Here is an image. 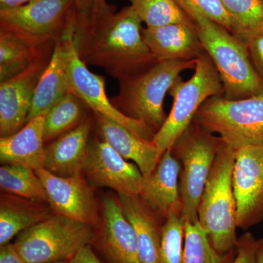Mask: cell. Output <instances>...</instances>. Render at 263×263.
<instances>
[{
    "label": "cell",
    "mask_w": 263,
    "mask_h": 263,
    "mask_svg": "<svg viewBox=\"0 0 263 263\" xmlns=\"http://www.w3.org/2000/svg\"><path fill=\"white\" fill-rule=\"evenodd\" d=\"M141 24L131 5L92 15L75 26L78 54L86 65L100 67L118 80L141 73L157 62L143 40Z\"/></svg>",
    "instance_id": "6da1fadb"
},
{
    "label": "cell",
    "mask_w": 263,
    "mask_h": 263,
    "mask_svg": "<svg viewBox=\"0 0 263 263\" xmlns=\"http://www.w3.org/2000/svg\"><path fill=\"white\" fill-rule=\"evenodd\" d=\"M204 51L219 72L224 98L240 100L263 94V85L249 59L247 44L226 27L192 9L184 10Z\"/></svg>",
    "instance_id": "7a4b0ae2"
},
{
    "label": "cell",
    "mask_w": 263,
    "mask_h": 263,
    "mask_svg": "<svg viewBox=\"0 0 263 263\" xmlns=\"http://www.w3.org/2000/svg\"><path fill=\"white\" fill-rule=\"evenodd\" d=\"M197 60L157 62L148 70L119 79V92L110 102L123 114L141 121L157 133L167 116L165 95L183 71L195 69Z\"/></svg>",
    "instance_id": "3957f363"
},
{
    "label": "cell",
    "mask_w": 263,
    "mask_h": 263,
    "mask_svg": "<svg viewBox=\"0 0 263 263\" xmlns=\"http://www.w3.org/2000/svg\"><path fill=\"white\" fill-rule=\"evenodd\" d=\"M235 150L223 143L200 199L198 221L216 252L226 254L236 247V202L233 187Z\"/></svg>",
    "instance_id": "277c9868"
},
{
    "label": "cell",
    "mask_w": 263,
    "mask_h": 263,
    "mask_svg": "<svg viewBox=\"0 0 263 263\" xmlns=\"http://www.w3.org/2000/svg\"><path fill=\"white\" fill-rule=\"evenodd\" d=\"M193 122L204 130L219 135L235 150L263 143V94L240 100L219 96L208 99Z\"/></svg>",
    "instance_id": "5b68a950"
},
{
    "label": "cell",
    "mask_w": 263,
    "mask_h": 263,
    "mask_svg": "<svg viewBox=\"0 0 263 263\" xmlns=\"http://www.w3.org/2000/svg\"><path fill=\"white\" fill-rule=\"evenodd\" d=\"M193 76L184 81L181 76L168 93L174 98L172 108L152 141L163 153L192 124L198 109L208 99L224 92L220 76L212 59L203 52L197 59Z\"/></svg>",
    "instance_id": "8992f818"
},
{
    "label": "cell",
    "mask_w": 263,
    "mask_h": 263,
    "mask_svg": "<svg viewBox=\"0 0 263 263\" xmlns=\"http://www.w3.org/2000/svg\"><path fill=\"white\" fill-rule=\"evenodd\" d=\"M223 142L195 123L189 126L171 150L181 164L179 179L183 221H198V209L205 183Z\"/></svg>",
    "instance_id": "52a82bcc"
},
{
    "label": "cell",
    "mask_w": 263,
    "mask_h": 263,
    "mask_svg": "<svg viewBox=\"0 0 263 263\" xmlns=\"http://www.w3.org/2000/svg\"><path fill=\"white\" fill-rule=\"evenodd\" d=\"M95 238L91 224L54 213L22 232L13 243L26 262L50 263L70 260Z\"/></svg>",
    "instance_id": "ba28073f"
},
{
    "label": "cell",
    "mask_w": 263,
    "mask_h": 263,
    "mask_svg": "<svg viewBox=\"0 0 263 263\" xmlns=\"http://www.w3.org/2000/svg\"><path fill=\"white\" fill-rule=\"evenodd\" d=\"M74 0H31L0 10V28L37 45L53 43L76 22Z\"/></svg>",
    "instance_id": "9c48e42d"
},
{
    "label": "cell",
    "mask_w": 263,
    "mask_h": 263,
    "mask_svg": "<svg viewBox=\"0 0 263 263\" xmlns=\"http://www.w3.org/2000/svg\"><path fill=\"white\" fill-rule=\"evenodd\" d=\"M233 187L238 228L247 230L263 219V143L235 150Z\"/></svg>",
    "instance_id": "30bf717a"
},
{
    "label": "cell",
    "mask_w": 263,
    "mask_h": 263,
    "mask_svg": "<svg viewBox=\"0 0 263 263\" xmlns=\"http://www.w3.org/2000/svg\"><path fill=\"white\" fill-rule=\"evenodd\" d=\"M69 81V91L81 98L93 113L122 124L145 139H153L156 132L152 128L141 121L124 115L111 103L105 91V79L91 72L78 54L74 34L70 43Z\"/></svg>",
    "instance_id": "8fae6325"
},
{
    "label": "cell",
    "mask_w": 263,
    "mask_h": 263,
    "mask_svg": "<svg viewBox=\"0 0 263 263\" xmlns=\"http://www.w3.org/2000/svg\"><path fill=\"white\" fill-rule=\"evenodd\" d=\"M53 49V46L45 51L24 72L0 82L1 137L14 134L27 124L38 83L49 63Z\"/></svg>",
    "instance_id": "7c38bea8"
},
{
    "label": "cell",
    "mask_w": 263,
    "mask_h": 263,
    "mask_svg": "<svg viewBox=\"0 0 263 263\" xmlns=\"http://www.w3.org/2000/svg\"><path fill=\"white\" fill-rule=\"evenodd\" d=\"M83 171L95 186L112 189L118 195L139 196L141 193L143 176L139 167L103 140L89 142Z\"/></svg>",
    "instance_id": "4fadbf2b"
},
{
    "label": "cell",
    "mask_w": 263,
    "mask_h": 263,
    "mask_svg": "<svg viewBox=\"0 0 263 263\" xmlns=\"http://www.w3.org/2000/svg\"><path fill=\"white\" fill-rule=\"evenodd\" d=\"M36 174L42 181L50 206L56 214L97 226L98 212L92 190L82 175L62 177L40 168Z\"/></svg>",
    "instance_id": "5bb4252c"
},
{
    "label": "cell",
    "mask_w": 263,
    "mask_h": 263,
    "mask_svg": "<svg viewBox=\"0 0 263 263\" xmlns=\"http://www.w3.org/2000/svg\"><path fill=\"white\" fill-rule=\"evenodd\" d=\"M93 243L108 263H142L134 228L123 212L119 198L104 197L101 224Z\"/></svg>",
    "instance_id": "9a60e30c"
},
{
    "label": "cell",
    "mask_w": 263,
    "mask_h": 263,
    "mask_svg": "<svg viewBox=\"0 0 263 263\" xmlns=\"http://www.w3.org/2000/svg\"><path fill=\"white\" fill-rule=\"evenodd\" d=\"M75 24H71L63 35L55 41L51 60L38 83L27 122L46 115L70 89V43Z\"/></svg>",
    "instance_id": "2e32d148"
},
{
    "label": "cell",
    "mask_w": 263,
    "mask_h": 263,
    "mask_svg": "<svg viewBox=\"0 0 263 263\" xmlns=\"http://www.w3.org/2000/svg\"><path fill=\"white\" fill-rule=\"evenodd\" d=\"M181 162L170 148L164 151L155 169L143 176L139 197L154 212L164 219L171 213L181 215Z\"/></svg>",
    "instance_id": "e0dca14e"
},
{
    "label": "cell",
    "mask_w": 263,
    "mask_h": 263,
    "mask_svg": "<svg viewBox=\"0 0 263 263\" xmlns=\"http://www.w3.org/2000/svg\"><path fill=\"white\" fill-rule=\"evenodd\" d=\"M142 33L157 62L190 61L205 52L193 22L146 27Z\"/></svg>",
    "instance_id": "ac0fdd59"
},
{
    "label": "cell",
    "mask_w": 263,
    "mask_h": 263,
    "mask_svg": "<svg viewBox=\"0 0 263 263\" xmlns=\"http://www.w3.org/2000/svg\"><path fill=\"white\" fill-rule=\"evenodd\" d=\"M92 124L86 117L73 129L51 142L45 148L43 168L62 177L81 174L89 149Z\"/></svg>",
    "instance_id": "d6986e66"
},
{
    "label": "cell",
    "mask_w": 263,
    "mask_h": 263,
    "mask_svg": "<svg viewBox=\"0 0 263 263\" xmlns=\"http://www.w3.org/2000/svg\"><path fill=\"white\" fill-rule=\"evenodd\" d=\"M94 115L103 141L126 160H133L143 176H148L155 169L163 153L155 142L142 138L111 119L98 114Z\"/></svg>",
    "instance_id": "ffe728a7"
},
{
    "label": "cell",
    "mask_w": 263,
    "mask_h": 263,
    "mask_svg": "<svg viewBox=\"0 0 263 263\" xmlns=\"http://www.w3.org/2000/svg\"><path fill=\"white\" fill-rule=\"evenodd\" d=\"M44 116L29 121L14 134L0 138V161L3 164H16L37 171L43 167Z\"/></svg>",
    "instance_id": "44dd1931"
},
{
    "label": "cell",
    "mask_w": 263,
    "mask_h": 263,
    "mask_svg": "<svg viewBox=\"0 0 263 263\" xmlns=\"http://www.w3.org/2000/svg\"><path fill=\"white\" fill-rule=\"evenodd\" d=\"M124 215L130 222L138 240L142 263H162L160 257L162 226L157 214L139 196L119 195Z\"/></svg>",
    "instance_id": "7402d4cb"
},
{
    "label": "cell",
    "mask_w": 263,
    "mask_h": 263,
    "mask_svg": "<svg viewBox=\"0 0 263 263\" xmlns=\"http://www.w3.org/2000/svg\"><path fill=\"white\" fill-rule=\"evenodd\" d=\"M43 202L8 193L0 197V247L51 215Z\"/></svg>",
    "instance_id": "603a6c76"
},
{
    "label": "cell",
    "mask_w": 263,
    "mask_h": 263,
    "mask_svg": "<svg viewBox=\"0 0 263 263\" xmlns=\"http://www.w3.org/2000/svg\"><path fill=\"white\" fill-rule=\"evenodd\" d=\"M54 42L35 44L11 31L0 28V82L27 70L45 51L53 47Z\"/></svg>",
    "instance_id": "cb8c5ba5"
},
{
    "label": "cell",
    "mask_w": 263,
    "mask_h": 263,
    "mask_svg": "<svg viewBox=\"0 0 263 263\" xmlns=\"http://www.w3.org/2000/svg\"><path fill=\"white\" fill-rule=\"evenodd\" d=\"M89 109L77 95L68 91L44 116L43 138L51 142L64 133L73 129L86 118Z\"/></svg>",
    "instance_id": "d4e9b609"
},
{
    "label": "cell",
    "mask_w": 263,
    "mask_h": 263,
    "mask_svg": "<svg viewBox=\"0 0 263 263\" xmlns=\"http://www.w3.org/2000/svg\"><path fill=\"white\" fill-rule=\"evenodd\" d=\"M0 187L5 193L41 202H48L47 194L35 171L16 164L0 167Z\"/></svg>",
    "instance_id": "484cf974"
},
{
    "label": "cell",
    "mask_w": 263,
    "mask_h": 263,
    "mask_svg": "<svg viewBox=\"0 0 263 263\" xmlns=\"http://www.w3.org/2000/svg\"><path fill=\"white\" fill-rule=\"evenodd\" d=\"M184 240L182 263H232L236 254L235 249L226 254L216 252L199 221H184Z\"/></svg>",
    "instance_id": "4316f807"
},
{
    "label": "cell",
    "mask_w": 263,
    "mask_h": 263,
    "mask_svg": "<svg viewBox=\"0 0 263 263\" xmlns=\"http://www.w3.org/2000/svg\"><path fill=\"white\" fill-rule=\"evenodd\" d=\"M232 22V33L245 42L263 31V0H221Z\"/></svg>",
    "instance_id": "83f0119b"
},
{
    "label": "cell",
    "mask_w": 263,
    "mask_h": 263,
    "mask_svg": "<svg viewBox=\"0 0 263 263\" xmlns=\"http://www.w3.org/2000/svg\"><path fill=\"white\" fill-rule=\"evenodd\" d=\"M146 27L192 22L174 0H129Z\"/></svg>",
    "instance_id": "f1b7e54d"
},
{
    "label": "cell",
    "mask_w": 263,
    "mask_h": 263,
    "mask_svg": "<svg viewBox=\"0 0 263 263\" xmlns=\"http://www.w3.org/2000/svg\"><path fill=\"white\" fill-rule=\"evenodd\" d=\"M184 221L181 214L171 213L162 226L160 257L162 263H182Z\"/></svg>",
    "instance_id": "f546056e"
},
{
    "label": "cell",
    "mask_w": 263,
    "mask_h": 263,
    "mask_svg": "<svg viewBox=\"0 0 263 263\" xmlns=\"http://www.w3.org/2000/svg\"><path fill=\"white\" fill-rule=\"evenodd\" d=\"M183 10L192 9L226 27L232 33V22L221 0H174Z\"/></svg>",
    "instance_id": "4dcf8cb0"
},
{
    "label": "cell",
    "mask_w": 263,
    "mask_h": 263,
    "mask_svg": "<svg viewBox=\"0 0 263 263\" xmlns=\"http://www.w3.org/2000/svg\"><path fill=\"white\" fill-rule=\"evenodd\" d=\"M257 239L251 232L240 235L237 243L236 254L232 263H257Z\"/></svg>",
    "instance_id": "1f68e13d"
},
{
    "label": "cell",
    "mask_w": 263,
    "mask_h": 263,
    "mask_svg": "<svg viewBox=\"0 0 263 263\" xmlns=\"http://www.w3.org/2000/svg\"><path fill=\"white\" fill-rule=\"evenodd\" d=\"M245 43L254 70L263 85V31L248 38Z\"/></svg>",
    "instance_id": "d6a6232c"
},
{
    "label": "cell",
    "mask_w": 263,
    "mask_h": 263,
    "mask_svg": "<svg viewBox=\"0 0 263 263\" xmlns=\"http://www.w3.org/2000/svg\"><path fill=\"white\" fill-rule=\"evenodd\" d=\"M76 7L75 26L86 23L92 12L95 0H74Z\"/></svg>",
    "instance_id": "836d02e7"
},
{
    "label": "cell",
    "mask_w": 263,
    "mask_h": 263,
    "mask_svg": "<svg viewBox=\"0 0 263 263\" xmlns=\"http://www.w3.org/2000/svg\"><path fill=\"white\" fill-rule=\"evenodd\" d=\"M0 263H27L22 258L14 243H8L0 247Z\"/></svg>",
    "instance_id": "e575fe53"
},
{
    "label": "cell",
    "mask_w": 263,
    "mask_h": 263,
    "mask_svg": "<svg viewBox=\"0 0 263 263\" xmlns=\"http://www.w3.org/2000/svg\"><path fill=\"white\" fill-rule=\"evenodd\" d=\"M70 263H103L97 257L90 245L86 246L79 250L70 259Z\"/></svg>",
    "instance_id": "d590c367"
},
{
    "label": "cell",
    "mask_w": 263,
    "mask_h": 263,
    "mask_svg": "<svg viewBox=\"0 0 263 263\" xmlns=\"http://www.w3.org/2000/svg\"><path fill=\"white\" fill-rule=\"evenodd\" d=\"M114 7V5L108 4L105 0H95L94 7H93L91 15L103 13V12L111 9Z\"/></svg>",
    "instance_id": "8d00e7d4"
},
{
    "label": "cell",
    "mask_w": 263,
    "mask_h": 263,
    "mask_svg": "<svg viewBox=\"0 0 263 263\" xmlns=\"http://www.w3.org/2000/svg\"><path fill=\"white\" fill-rule=\"evenodd\" d=\"M30 1L31 0H0V10L15 8Z\"/></svg>",
    "instance_id": "74e56055"
},
{
    "label": "cell",
    "mask_w": 263,
    "mask_h": 263,
    "mask_svg": "<svg viewBox=\"0 0 263 263\" xmlns=\"http://www.w3.org/2000/svg\"><path fill=\"white\" fill-rule=\"evenodd\" d=\"M256 256H257V263H263V238L257 239Z\"/></svg>",
    "instance_id": "f35d334b"
},
{
    "label": "cell",
    "mask_w": 263,
    "mask_h": 263,
    "mask_svg": "<svg viewBox=\"0 0 263 263\" xmlns=\"http://www.w3.org/2000/svg\"><path fill=\"white\" fill-rule=\"evenodd\" d=\"M50 263H70V260H62L57 261V262H50Z\"/></svg>",
    "instance_id": "ab89813d"
}]
</instances>
